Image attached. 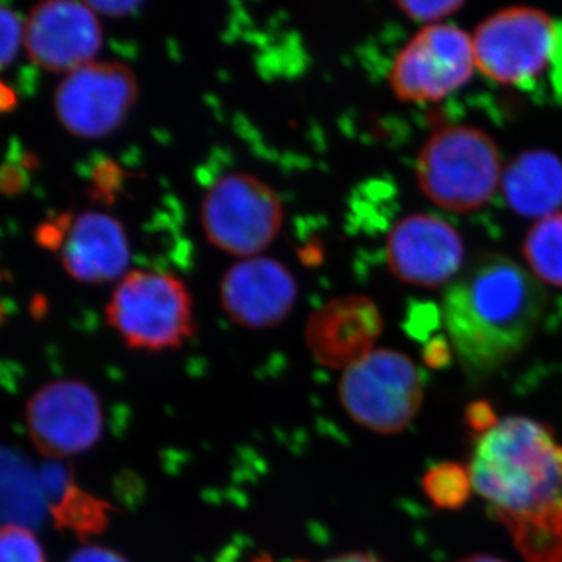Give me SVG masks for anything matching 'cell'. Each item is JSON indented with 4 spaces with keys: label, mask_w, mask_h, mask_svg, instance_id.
<instances>
[{
    "label": "cell",
    "mask_w": 562,
    "mask_h": 562,
    "mask_svg": "<svg viewBox=\"0 0 562 562\" xmlns=\"http://www.w3.org/2000/svg\"><path fill=\"white\" fill-rule=\"evenodd\" d=\"M0 562H47L35 532L25 525L5 524L0 532Z\"/></svg>",
    "instance_id": "cell-20"
},
{
    "label": "cell",
    "mask_w": 562,
    "mask_h": 562,
    "mask_svg": "<svg viewBox=\"0 0 562 562\" xmlns=\"http://www.w3.org/2000/svg\"><path fill=\"white\" fill-rule=\"evenodd\" d=\"M250 562H273L271 558L265 557V554H261V557L254 558Z\"/></svg>",
    "instance_id": "cell-28"
},
{
    "label": "cell",
    "mask_w": 562,
    "mask_h": 562,
    "mask_svg": "<svg viewBox=\"0 0 562 562\" xmlns=\"http://www.w3.org/2000/svg\"><path fill=\"white\" fill-rule=\"evenodd\" d=\"M546 305L541 281L512 258L472 261L442 302L450 347L469 379L482 382L512 362L538 331Z\"/></svg>",
    "instance_id": "cell-2"
},
{
    "label": "cell",
    "mask_w": 562,
    "mask_h": 562,
    "mask_svg": "<svg viewBox=\"0 0 562 562\" xmlns=\"http://www.w3.org/2000/svg\"><path fill=\"white\" fill-rule=\"evenodd\" d=\"M464 420L465 425L475 432L476 438L492 430L501 422L491 403L486 401L471 403L465 409Z\"/></svg>",
    "instance_id": "cell-23"
},
{
    "label": "cell",
    "mask_w": 562,
    "mask_h": 562,
    "mask_svg": "<svg viewBox=\"0 0 562 562\" xmlns=\"http://www.w3.org/2000/svg\"><path fill=\"white\" fill-rule=\"evenodd\" d=\"M502 192L514 213L542 217L558 213L562 205V161L549 150L517 155L503 171Z\"/></svg>",
    "instance_id": "cell-16"
},
{
    "label": "cell",
    "mask_w": 562,
    "mask_h": 562,
    "mask_svg": "<svg viewBox=\"0 0 562 562\" xmlns=\"http://www.w3.org/2000/svg\"><path fill=\"white\" fill-rule=\"evenodd\" d=\"M473 41L449 24H431L395 57L390 70L391 90L401 101L439 102L460 90L472 77Z\"/></svg>",
    "instance_id": "cell-8"
},
{
    "label": "cell",
    "mask_w": 562,
    "mask_h": 562,
    "mask_svg": "<svg viewBox=\"0 0 562 562\" xmlns=\"http://www.w3.org/2000/svg\"><path fill=\"white\" fill-rule=\"evenodd\" d=\"M135 74L120 61H91L66 74L54 95L58 121L70 135L103 138L120 128L135 105Z\"/></svg>",
    "instance_id": "cell-9"
},
{
    "label": "cell",
    "mask_w": 562,
    "mask_h": 562,
    "mask_svg": "<svg viewBox=\"0 0 562 562\" xmlns=\"http://www.w3.org/2000/svg\"><path fill=\"white\" fill-rule=\"evenodd\" d=\"M25 427L44 457L60 460L88 452L102 438L101 397L81 380H55L29 398Z\"/></svg>",
    "instance_id": "cell-10"
},
{
    "label": "cell",
    "mask_w": 562,
    "mask_h": 562,
    "mask_svg": "<svg viewBox=\"0 0 562 562\" xmlns=\"http://www.w3.org/2000/svg\"><path fill=\"white\" fill-rule=\"evenodd\" d=\"M397 7L414 21L432 22L457 13L464 7V2H460V0H438V2L409 0V2H397Z\"/></svg>",
    "instance_id": "cell-22"
},
{
    "label": "cell",
    "mask_w": 562,
    "mask_h": 562,
    "mask_svg": "<svg viewBox=\"0 0 562 562\" xmlns=\"http://www.w3.org/2000/svg\"><path fill=\"white\" fill-rule=\"evenodd\" d=\"M524 258L541 283L562 288V211L536 221L525 236Z\"/></svg>",
    "instance_id": "cell-17"
},
{
    "label": "cell",
    "mask_w": 562,
    "mask_h": 562,
    "mask_svg": "<svg viewBox=\"0 0 562 562\" xmlns=\"http://www.w3.org/2000/svg\"><path fill=\"white\" fill-rule=\"evenodd\" d=\"M201 220L206 238L235 257H258L279 235L283 206L268 183L235 172L211 184L202 201Z\"/></svg>",
    "instance_id": "cell-6"
},
{
    "label": "cell",
    "mask_w": 562,
    "mask_h": 562,
    "mask_svg": "<svg viewBox=\"0 0 562 562\" xmlns=\"http://www.w3.org/2000/svg\"><path fill=\"white\" fill-rule=\"evenodd\" d=\"M339 398L361 427L395 435L408 427L424 403V380L412 358L379 349L342 372Z\"/></svg>",
    "instance_id": "cell-5"
},
{
    "label": "cell",
    "mask_w": 562,
    "mask_h": 562,
    "mask_svg": "<svg viewBox=\"0 0 562 562\" xmlns=\"http://www.w3.org/2000/svg\"><path fill=\"white\" fill-rule=\"evenodd\" d=\"M60 260L68 276L80 283L120 279L131 261V247L116 217L85 211L70 222L60 244Z\"/></svg>",
    "instance_id": "cell-15"
},
{
    "label": "cell",
    "mask_w": 562,
    "mask_h": 562,
    "mask_svg": "<svg viewBox=\"0 0 562 562\" xmlns=\"http://www.w3.org/2000/svg\"><path fill=\"white\" fill-rule=\"evenodd\" d=\"M105 316L122 341L138 350L176 349L194 330L190 292L169 273H125L111 294Z\"/></svg>",
    "instance_id": "cell-4"
},
{
    "label": "cell",
    "mask_w": 562,
    "mask_h": 562,
    "mask_svg": "<svg viewBox=\"0 0 562 562\" xmlns=\"http://www.w3.org/2000/svg\"><path fill=\"white\" fill-rule=\"evenodd\" d=\"M25 24L18 16L16 11L7 9L0 10V33H2V46H0V63L5 69L16 57L21 44H24Z\"/></svg>",
    "instance_id": "cell-21"
},
{
    "label": "cell",
    "mask_w": 562,
    "mask_h": 562,
    "mask_svg": "<svg viewBox=\"0 0 562 562\" xmlns=\"http://www.w3.org/2000/svg\"><path fill=\"white\" fill-rule=\"evenodd\" d=\"M473 490L527 562H562V446L549 425L506 417L476 438Z\"/></svg>",
    "instance_id": "cell-1"
},
{
    "label": "cell",
    "mask_w": 562,
    "mask_h": 562,
    "mask_svg": "<svg viewBox=\"0 0 562 562\" xmlns=\"http://www.w3.org/2000/svg\"><path fill=\"white\" fill-rule=\"evenodd\" d=\"M88 5L94 10L95 14H105V16H127L133 11L138 10L140 2H132V0H125V2H87Z\"/></svg>",
    "instance_id": "cell-25"
},
{
    "label": "cell",
    "mask_w": 562,
    "mask_h": 562,
    "mask_svg": "<svg viewBox=\"0 0 562 562\" xmlns=\"http://www.w3.org/2000/svg\"><path fill=\"white\" fill-rule=\"evenodd\" d=\"M109 509L106 503L81 491L76 484H69L52 505L55 520L79 535L101 532L109 524Z\"/></svg>",
    "instance_id": "cell-18"
},
{
    "label": "cell",
    "mask_w": 562,
    "mask_h": 562,
    "mask_svg": "<svg viewBox=\"0 0 562 562\" xmlns=\"http://www.w3.org/2000/svg\"><path fill=\"white\" fill-rule=\"evenodd\" d=\"M472 490L471 472L458 462L436 464L424 476L425 495L441 509L461 508Z\"/></svg>",
    "instance_id": "cell-19"
},
{
    "label": "cell",
    "mask_w": 562,
    "mask_h": 562,
    "mask_svg": "<svg viewBox=\"0 0 562 562\" xmlns=\"http://www.w3.org/2000/svg\"><path fill=\"white\" fill-rule=\"evenodd\" d=\"M305 562V561H297ZM324 562H383L379 557L372 553H362V552H353V553H344L339 554V557L331 558V560H327Z\"/></svg>",
    "instance_id": "cell-26"
},
{
    "label": "cell",
    "mask_w": 562,
    "mask_h": 562,
    "mask_svg": "<svg viewBox=\"0 0 562 562\" xmlns=\"http://www.w3.org/2000/svg\"><path fill=\"white\" fill-rule=\"evenodd\" d=\"M382 331V314L375 303L364 295H347L310 316L305 339L317 362L346 371L371 353Z\"/></svg>",
    "instance_id": "cell-14"
},
{
    "label": "cell",
    "mask_w": 562,
    "mask_h": 562,
    "mask_svg": "<svg viewBox=\"0 0 562 562\" xmlns=\"http://www.w3.org/2000/svg\"><path fill=\"white\" fill-rule=\"evenodd\" d=\"M66 562H128L127 558L101 546H87L76 550Z\"/></svg>",
    "instance_id": "cell-24"
},
{
    "label": "cell",
    "mask_w": 562,
    "mask_h": 562,
    "mask_svg": "<svg viewBox=\"0 0 562 562\" xmlns=\"http://www.w3.org/2000/svg\"><path fill=\"white\" fill-rule=\"evenodd\" d=\"M24 24L29 58L49 72H72L94 61L102 46L101 22L87 2H41L33 7Z\"/></svg>",
    "instance_id": "cell-11"
},
{
    "label": "cell",
    "mask_w": 562,
    "mask_h": 562,
    "mask_svg": "<svg viewBox=\"0 0 562 562\" xmlns=\"http://www.w3.org/2000/svg\"><path fill=\"white\" fill-rule=\"evenodd\" d=\"M295 301L294 277L273 258H246L233 265L222 279V308L243 327H276L286 319Z\"/></svg>",
    "instance_id": "cell-13"
},
{
    "label": "cell",
    "mask_w": 562,
    "mask_h": 562,
    "mask_svg": "<svg viewBox=\"0 0 562 562\" xmlns=\"http://www.w3.org/2000/svg\"><path fill=\"white\" fill-rule=\"evenodd\" d=\"M458 562H505L498 560V558L491 557V554H471V557L464 558V560Z\"/></svg>",
    "instance_id": "cell-27"
},
{
    "label": "cell",
    "mask_w": 562,
    "mask_h": 562,
    "mask_svg": "<svg viewBox=\"0 0 562 562\" xmlns=\"http://www.w3.org/2000/svg\"><path fill=\"white\" fill-rule=\"evenodd\" d=\"M387 266L412 286L435 290L457 279L464 258L460 233L431 214L402 217L387 235Z\"/></svg>",
    "instance_id": "cell-12"
},
{
    "label": "cell",
    "mask_w": 562,
    "mask_h": 562,
    "mask_svg": "<svg viewBox=\"0 0 562 562\" xmlns=\"http://www.w3.org/2000/svg\"><path fill=\"white\" fill-rule=\"evenodd\" d=\"M422 192L436 205L469 213L490 203L502 184L495 140L471 125H450L431 135L416 165Z\"/></svg>",
    "instance_id": "cell-3"
},
{
    "label": "cell",
    "mask_w": 562,
    "mask_h": 562,
    "mask_svg": "<svg viewBox=\"0 0 562 562\" xmlns=\"http://www.w3.org/2000/svg\"><path fill=\"white\" fill-rule=\"evenodd\" d=\"M476 68L503 85H524L549 66L558 47V27L546 11L509 7L497 11L473 35Z\"/></svg>",
    "instance_id": "cell-7"
}]
</instances>
